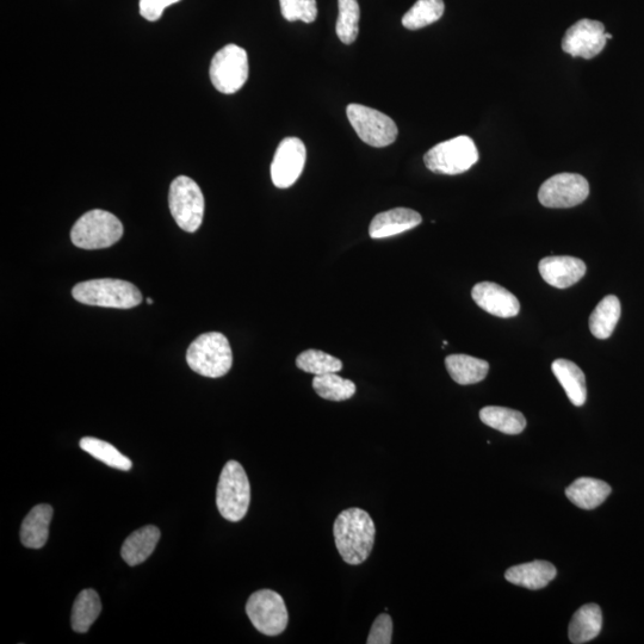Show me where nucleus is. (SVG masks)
Segmentation results:
<instances>
[{
  "mask_svg": "<svg viewBox=\"0 0 644 644\" xmlns=\"http://www.w3.org/2000/svg\"><path fill=\"white\" fill-rule=\"evenodd\" d=\"M333 534L339 554L346 563L357 566L368 560L374 548L376 528L367 511L352 507L340 513Z\"/></svg>",
  "mask_w": 644,
  "mask_h": 644,
  "instance_id": "f257e3e1",
  "label": "nucleus"
},
{
  "mask_svg": "<svg viewBox=\"0 0 644 644\" xmlns=\"http://www.w3.org/2000/svg\"><path fill=\"white\" fill-rule=\"evenodd\" d=\"M187 362L195 373L209 379H219L232 368L231 345L222 333H204L189 346Z\"/></svg>",
  "mask_w": 644,
  "mask_h": 644,
  "instance_id": "f03ea898",
  "label": "nucleus"
},
{
  "mask_svg": "<svg viewBox=\"0 0 644 644\" xmlns=\"http://www.w3.org/2000/svg\"><path fill=\"white\" fill-rule=\"evenodd\" d=\"M72 295L83 305L105 308L129 309L142 301L140 290L134 284L113 278L78 283Z\"/></svg>",
  "mask_w": 644,
  "mask_h": 644,
  "instance_id": "7ed1b4c3",
  "label": "nucleus"
},
{
  "mask_svg": "<svg viewBox=\"0 0 644 644\" xmlns=\"http://www.w3.org/2000/svg\"><path fill=\"white\" fill-rule=\"evenodd\" d=\"M251 486L245 469L237 461L226 463L216 491V505L228 522H240L249 511Z\"/></svg>",
  "mask_w": 644,
  "mask_h": 644,
  "instance_id": "20e7f679",
  "label": "nucleus"
},
{
  "mask_svg": "<svg viewBox=\"0 0 644 644\" xmlns=\"http://www.w3.org/2000/svg\"><path fill=\"white\" fill-rule=\"evenodd\" d=\"M123 235L121 221L114 214L95 209L74 224L71 240L83 250H101L113 246Z\"/></svg>",
  "mask_w": 644,
  "mask_h": 644,
  "instance_id": "39448f33",
  "label": "nucleus"
},
{
  "mask_svg": "<svg viewBox=\"0 0 644 644\" xmlns=\"http://www.w3.org/2000/svg\"><path fill=\"white\" fill-rule=\"evenodd\" d=\"M479 161V151L473 139L462 135L432 147L424 163L437 175L455 176L467 172Z\"/></svg>",
  "mask_w": 644,
  "mask_h": 644,
  "instance_id": "423d86ee",
  "label": "nucleus"
},
{
  "mask_svg": "<svg viewBox=\"0 0 644 644\" xmlns=\"http://www.w3.org/2000/svg\"><path fill=\"white\" fill-rule=\"evenodd\" d=\"M169 204L176 224L188 233L201 227L204 216V196L198 184L187 176H179L172 182Z\"/></svg>",
  "mask_w": 644,
  "mask_h": 644,
  "instance_id": "0eeeda50",
  "label": "nucleus"
},
{
  "mask_svg": "<svg viewBox=\"0 0 644 644\" xmlns=\"http://www.w3.org/2000/svg\"><path fill=\"white\" fill-rule=\"evenodd\" d=\"M214 88L225 95L238 92L249 78V58L244 48L227 45L214 55L209 70Z\"/></svg>",
  "mask_w": 644,
  "mask_h": 644,
  "instance_id": "6e6552de",
  "label": "nucleus"
},
{
  "mask_svg": "<svg viewBox=\"0 0 644 644\" xmlns=\"http://www.w3.org/2000/svg\"><path fill=\"white\" fill-rule=\"evenodd\" d=\"M346 115L355 132L365 144L376 148L394 144L399 135L398 126L386 114L362 104H350Z\"/></svg>",
  "mask_w": 644,
  "mask_h": 644,
  "instance_id": "1a4fd4ad",
  "label": "nucleus"
},
{
  "mask_svg": "<svg viewBox=\"0 0 644 644\" xmlns=\"http://www.w3.org/2000/svg\"><path fill=\"white\" fill-rule=\"evenodd\" d=\"M246 613L253 627L266 636H277L287 629V606L275 591L260 590L253 593L246 604Z\"/></svg>",
  "mask_w": 644,
  "mask_h": 644,
  "instance_id": "9d476101",
  "label": "nucleus"
},
{
  "mask_svg": "<svg viewBox=\"0 0 644 644\" xmlns=\"http://www.w3.org/2000/svg\"><path fill=\"white\" fill-rule=\"evenodd\" d=\"M590 195V184L577 173H560L550 177L538 191V200L547 208L579 206Z\"/></svg>",
  "mask_w": 644,
  "mask_h": 644,
  "instance_id": "9b49d317",
  "label": "nucleus"
},
{
  "mask_svg": "<svg viewBox=\"0 0 644 644\" xmlns=\"http://www.w3.org/2000/svg\"><path fill=\"white\" fill-rule=\"evenodd\" d=\"M307 150L299 138H286L278 145L271 164L272 183L278 189L293 187L305 169Z\"/></svg>",
  "mask_w": 644,
  "mask_h": 644,
  "instance_id": "f8f14e48",
  "label": "nucleus"
},
{
  "mask_svg": "<svg viewBox=\"0 0 644 644\" xmlns=\"http://www.w3.org/2000/svg\"><path fill=\"white\" fill-rule=\"evenodd\" d=\"M608 39L602 22L581 20L567 30L562 49L574 58L593 59L602 53Z\"/></svg>",
  "mask_w": 644,
  "mask_h": 644,
  "instance_id": "ddd939ff",
  "label": "nucleus"
},
{
  "mask_svg": "<svg viewBox=\"0 0 644 644\" xmlns=\"http://www.w3.org/2000/svg\"><path fill=\"white\" fill-rule=\"evenodd\" d=\"M472 297L476 305L483 311L499 318L517 317L520 303L509 290L493 282H481L472 290Z\"/></svg>",
  "mask_w": 644,
  "mask_h": 644,
  "instance_id": "4468645a",
  "label": "nucleus"
},
{
  "mask_svg": "<svg viewBox=\"0 0 644 644\" xmlns=\"http://www.w3.org/2000/svg\"><path fill=\"white\" fill-rule=\"evenodd\" d=\"M540 274L551 287L566 289L577 284L586 274V264L581 259L568 256H551L541 260Z\"/></svg>",
  "mask_w": 644,
  "mask_h": 644,
  "instance_id": "2eb2a0df",
  "label": "nucleus"
},
{
  "mask_svg": "<svg viewBox=\"0 0 644 644\" xmlns=\"http://www.w3.org/2000/svg\"><path fill=\"white\" fill-rule=\"evenodd\" d=\"M423 221L416 210L408 208H395L377 214L369 227L370 237L373 239H385L394 237L411 229L418 227Z\"/></svg>",
  "mask_w": 644,
  "mask_h": 644,
  "instance_id": "dca6fc26",
  "label": "nucleus"
},
{
  "mask_svg": "<svg viewBox=\"0 0 644 644\" xmlns=\"http://www.w3.org/2000/svg\"><path fill=\"white\" fill-rule=\"evenodd\" d=\"M53 513V507L48 504L33 507L21 526V541L24 547L40 549L46 546Z\"/></svg>",
  "mask_w": 644,
  "mask_h": 644,
  "instance_id": "f3484780",
  "label": "nucleus"
},
{
  "mask_svg": "<svg viewBox=\"0 0 644 644\" xmlns=\"http://www.w3.org/2000/svg\"><path fill=\"white\" fill-rule=\"evenodd\" d=\"M556 568L547 561H534L515 566L505 573L507 581L513 585L542 590L556 578Z\"/></svg>",
  "mask_w": 644,
  "mask_h": 644,
  "instance_id": "a211bd4d",
  "label": "nucleus"
},
{
  "mask_svg": "<svg viewBox=\"0 0 644 644\" xmlns=\"http://www.w3.org/2000/svg\"><path fill=\"white\" fill-rule=\"evenodd\" d=\"M160 540V530L157 526L146 525L130 534L121 549L122 559L129 566L144 563L153 554Z\"/></svg>",
  "mask_w": 644,
  "mask_h": 644,
  "instance_id": "6ab92c4d",
  "label": "nucleus"
},
{
  "mask_svg": "<svg viewBox=\"0 0 644 644\" xmlns=\"http://www.w3.org/2000/svg\"><path fill=\"white\" fill-rule=\"evenodd\" d=\"M609 483L592 478H580L566 489V497L582 510H594L609 498Z\"/></svg>",
  "mask_w": 644,
  "mask_h": 644,
  "instance_id": "aec40b11",
  "label": "nucleus"
},
{
  "mask_svg": "<svg viewBox=\"0 0 644 644\" xmlns=\"http://www.w3.org/2000/svg\"><path fill=\"white\" fill-rule=\"evenodd\" d=\"M551 370L565 389L569 401L574 406H584L587 399L586 377L578 365L568 359H556L551 364Z\"/></svg>",
  "mask_w": 644,
  "mask_h": 644,
  "instance_id": "412c9836",
  "label": "nucleus"
},
{
  "mask_svg": "<svg viewBox=\"0 0 644 644\" xmlns=\"http://www.w3.org/2000/svg\"><path fill=\"white\" fill-rule=\"evenodd\" d=\"M603 627V615L597 604L582 606L569 624V641L574 644L590 642L600 634Z\"/></svg>",
  "mask_w": 644,
  "mask_h": 644,
  "instance_id": "4be33fe9",
  "label": "nucleus"
},
{
  "mask_svg": "<svg viewBox=\"0 0 644 644\" xmlns=\"http://www.w3.org/2000/svg\"><path fill=\"white\" fill-rule=\"evenodd\" d=\"M445 367L451 379L458 385H475L486 379L489 364L483 359L468 355H450L445 358Z\"/></svg>",
  "mask_w": 644,
  "mask_h": 644,
  "instance_id": "5701e85b",
  "label": "nucleus"
},
{
  "mask_svg": "<svg viewBox=\"0 0 644 644\" xmlns=\"http://www.w3.org/2000/svg\"><path fill=\"white\" fill-rule=\"evenodd\" d=\"M621 301L615 295L605 296L590 317V330L598 339H608L621 319Z\"/></svg>",
  "mask_w": 644,
  "mask_h": 644,
  "instance_id": "b1692460",
  "label": "nucleus"
},
{
  "mask_svg": "<svg viewBox=\"0 0 644 644\" xmlns=\"http://www.w3.org/2000/svg\"><path fill=\"white\" fill-rule=\"evenodd\" d=\"M101 612L102 603L96 591L89 588L80 592L72 608V629L78 634L88 633Z\"/></svg>",
  "mask_w": 644,
  "mask_h": 644,
  "instance_id": "393cba45",
  "label": "nucleus"
},
{
  "mask_svg": "<svg viewBox=\"0 0 644 644\" xmlns=\"http://www.w3.org/2000/svg\"><path fill=\"white\" fill-rule=\"evenodd\" d=\"M483 424L505 435H519L525 430L526 419L522 413L511 408L488 406L480 411Z\"/></svg>",
  "mask_w": 644,
  "mask_h": 644,
  "instance_id": "a878e982",
  "label": "nucleus"
},
{
  "mask_svg": "<svg viewBox=\"0 0 644 644\" xmlns=\"http://www.w3.org/2000/svg\"><path fill=\"white\" fill-rule=\"evenodd\" d=\"M445 10L443 0H418L402 17V26L419 30L441 20Z\"/></svg>",
  "mask_w": 644,
  "mask_h": 644,
  "instance_id": "bb28decb",
  "label": "nucleus"
},
{
  "mask_svg": "<svg viewBox=\"0 0 644 644\" xmlns=\"http://www.w3.org/2000/svg\"><path fill=\"white\" fill-rule=\"evenodd\" d=\"M79 445L85 452H88L92 457H95L96 460L107 464L110 468L128 472V470L133 467L132 461H130L127 456L121 454L114 445L104 442L102 439L84 437L82 438V441H80Z\"/></svg>",
  "mask_w": 644,
  "mask_h": 644,
  "instance_id": "cd10ccee",
  "label": "nucleus"
},
{
  "mask_svg": "<svg viewBox=\"0 0 644 644\" xmlns=\"http://www.w3.org/2000/svg\"><path fill=\"white\" fill-rule=\"evenodd\" d=\"M313 388L320 398L330 401L349 400L356 394V385L337 373L315 376Z\"/></svg>",
  "mask_w": 644,
  "mask_h": 644,
  "instance_id": "c85d7f7f",
  "label": "nucleus"
},
{
  "mask_svg": "<svg viewBox=\"0 0 644 644\" xmlns=\"http://www.w3.org/2000/svg\"><path fill=\"white\" fill-rule=\"evenodd\" d=\"M339 15L336 24V32L339 40L345 45H351L357 40L359 33V20H361V9L357 0H338Z\"/></svg>",
  "mask_w": 644,
  "mask_h": 644,
  "instance_id": "c756f323",
  "label": "nucleus"
},
{
  "mask_svg": "<svg viewBox=\"0 0 644 644\" xmlns=\"http://www.w3.org/2000/svg\"><path fill=\"white\" fill-rule=\"evenodd\" d=\"M296 365L305 373L315 376L338 373L343 369L340 359L318 350H307L296 358Z\"/></svg>",
  "mask_w": 644,
  "mask_h": 644,
  "instance_id": "7c9ffc66",
  "label": "nucleus"
},
{
  "mask_svg": "<svg viewBox=\"0 0 644 644\" xmlns=\"http://www.w3.org/2000/svg\"><path fill=\"white\" fill-rule=\"evenodd\" d=\"M282 15L288 22L313 23L318 17L317 0H280Z\"/></svg>",
  "mask_w": 644,
  "mask_h": 644,
  "instance_id": "2f4dec72",
  "label": "nucleus"
},
{
  "mask_svg": "<svg viewBox=\"0 0 644 644\" xmlns=\"http://www.w3.org/2000/svg\"><path fill=\"white\" fill-rule=\"evenodd\" d=\"M393 621L387 613H382L375 619L368 636V644H390L392 643Z\"/></svg>",
  "mask_w": 644,
  "mask_h": 644,
  "instance_id": "473e14b6",
  "label": "nucleus"
},
{
  "mask_svg": "<svg viewBox=\"0 0 644 644\" xmlns=\"http://www.w3.org/2000/svg\"><path fill=\"white\" fill-rule=\"evenodd\" d=\"M179 2L181 0H140V15L147 21L156 22L166 8Z\"/></svg>",
  "mask_w": 644,
  "mask_h": 644,
  "instance_id": "72a5a7b5",
  "label": "nucleus"
},
{
  "mask_svg": "<svg viewBox=\"0 0 644 644\" xmlns=\"http://www.w3.org/2000/svg\"><path fill=\"white\" fill-rule=\"evenodd\" d=\"M605 37H606V39H608V40H609V39H610V40L612 39V35H611V34H606V33H605Z\"/></svg>",
  "mask_w": 644,
  "mask_h": 644,
  "instance_id": "f704fd0d",
  "label": "nucleus"
},
{
  "mask_svg": "<svg viewBox=\"0 0 644 644\" xmlns=\"http://www.w3.org/2000/svg\"><path fill=\"white\" fill-rule=\"evenodd\" d=\"M148 305H153L154 301L152 299H147Z\"/></svg>",
  "mask_w": 644,
  "mask_h": 644,
  "instance_id": "c9c22d12",
  "label": "nucleus"
}]
</instances>
